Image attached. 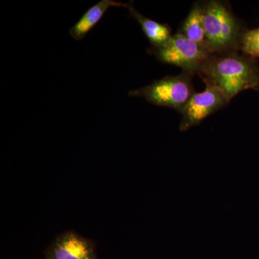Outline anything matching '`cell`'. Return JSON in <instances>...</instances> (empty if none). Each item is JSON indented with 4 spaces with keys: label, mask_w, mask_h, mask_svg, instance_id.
I'll list each match as a JSON object with an SVG mask.
<instances>
[{
    "label": "cell",
    "mask_w": 259,
    "mask_h": 259,
    "mask_svg": "<svg viewBox=\"0 0 259 259\" xmlns=\"http://www.w3.org/2000/svg\"><path fill=\"white\" fill-rule=\"evenodd\" d=\"M204 82L218 89L230 102L238 93L259 88V66L238 51L213 54L199 72Z\"/></svg>",
    "instance_id": "obj_1"
},
{
    "label": "cell",
    "mask_w": 259,
    "mask_h": 259,
    "mask_svg": "<svg viewBox=\"0 0 259 259\" xmlns=\"http://www.w3.org/2000/svg\"><path fill=\"white\" fill-rule=\"evenodd\" d=\"M203 14L207 49L212 54L239 51L245 30L228 5L217 0L207 2Z\"/></svg>",
    "instance_id": "obj_2"
},
{
    "label": "cell",
    "mask_w": 259,
    "mask_h": 259,
    "mask_svg": "<svg viewBox=\"0 0 259 259\" xmlns=\"http://www.w3.org/2000/svg\"><path fill=\"white\" fill-rule=\"evenodd\" d=\"M192 76V74L186 72L165 76L144 88L132 90L128 95L144 97L153 105L170 107L181 112L195 93Z\"/></svg>",
    "instance_id": "obj_3"
},
{
    "label": "cell",
    "mask_w": 259,
    "mask_h": 259,
    "mask_svg": "<svg viewBox=\"0 0 259 259\" xmlns=\"http://www.w3.org/2000/svg\"><path fill=\"white\" fill-rule=\"evenodd\" d=\"M158 60L164 64L174 65L190 74H199L204 64L213 55L203 46L192 41L180 32L161 47L151 49Z\"/></svg>",
    "instance_id": "obj_4"
},
{
    "label": "cell",
    "mask_w": 259,
    "mask_h": 259,
    "mask_svg": "<svg viewBox=\"0 0 259 259\" xmlns=\"http://www.w3.org/2000/svg\"><path fill=\"white\" fill-rule=\"evenodd\" d=\"M228 103L226 97L218 89L206 83L204 91L194 93L180 112L182 115L180 131H187L199 125L206 117L226 106Z\"/></svg>",
    "instance_id": "obj_5"
},
{
    "label": "cell",
    "mask_w": 259,
    "mask_h": 259,
    "mask_svg": "<svg viewBox=\"0 0 259 259\" xmlns=\"http://www.w3.org/2000/svg\"><path fill=\"white\" fill-rule=\"evenodd\" d=\"M44 259H99L96 243L74 231L56 237L48 247Z\"/></svg>",
    "instance_id": "obj_6"
},
{
    "label": "cell",
    "mask_w": 259,
    "mask_h": 259,
    "mask_svg": "<svg viewBox=\"0 0 259 259\" xmlns=\"http://www.w3.org/2000/svg\"><path fill=\"white\" fill-rule=\"evenodd\" d=\"M112 7H122L127 8V3H120L115 0H102L90 8L70 29L71 36L76 40H81L102 20L109 8Z\"/></svg>",
    "instance_id": "obj_7"
},
{
    "label": "cell",
    "mask_w": 259,
    "mask_h": 259,
    "mask_svg": "<svg viewBox=\"0 0 259 259\" xmlns=\"http://www.w3.org/2000/svg\"><path fill=\"white\" fill-rule=\"evenodd\" d=\"M126 9L128 10L131 16L140 24L153 48L161 47L171 38V29L168 25L146 18L135 9L133 2L127 3Z\"/></svg>",
    "instance_id": "obj_8"
},
{
    "label": "cell",
    "mask_w": 259,
    "mask_h": 259,
    "mask_svg": "<svg viewBox=\"0 0 259 259\" xmlns=\"http://www.w3.org/2000/svg\"><path fill=\"white\" fill-rule=\"evenodd\" d=\"M180 32L192 41L206 47L203 5L195 3L193 5L188 16L185 19Z\"/></svg>",
    "instance_id": "obj_9"
},
{
    "label": "cell",
    "mask_w": 259,
    "mask_h": 259,
    "mask_svg": "<svg viewBox=\"0 0 259 259\" xmlns=\"http://www.w3.org/2000/svg\"><path fill=\"white\" fill-rule=\"evenodd\" d=\"M240 51L254 59L259 58V27L253 30H245L242 36Z\"/></svg>",
    "instance_id": "obj_10"
},
{
    "label": "cell",
    "mask_w": 259,
    "mask_h": 259,
    "mask_svg": "<svg viewBox=\"0 0 259 259\" xmlns=\"http://www.w3.org/2000/svg\"><path fill=\"white\" fill-rule=\"evenodd\" d=\"M258 91H259V89H258Z\"/></svg>",
    "instance_id": "obj_11"
},
{
    "label": "cell",
    "mask_w": 259,
    "mask_h": 259,
    "mask_svg": "<svg viewBox=\"0 0 259 259\" xmlns=\"http://www.w3.org/2000/svg\"></svg>",
    "instance_id": "obj_12"
},
{
    "label": "cell",
    "mask_w": 259,
    "mask_h": 259,
    "mask_svg": "<svg viewBox=\"0 0 259 259\" xmlns=\"http://www.w3.org/2000/svg\"><path fill=\"white\" fill-rule=\"evenodd\" d=\"M259 89V88H258Z\"/></svg>",
    "instance_id": "obj_13"
}]
</instances>
